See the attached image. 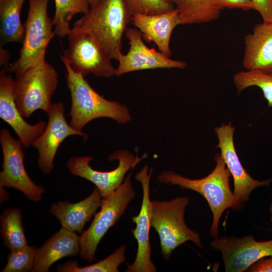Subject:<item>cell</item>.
Here are the masks:
<instances>
[{
  "mask_svg": "<svg viewBox=\"0 0 272 272\" xmlns=\"http://www.w3.org/2000/svg\"><path fill=\"white\" fill-rule=\"evenodd\" d=\"M101 198L99 190L95 186L85 199L75 203L59 201L52 205L49 212L58 219L62 228L81 233L85 224L101 206Z\"/></svg>",
  "mask_w": 272,
  "mask_h": 272,
  "instance_id": "d6986e66",
  "label": "cell"
},
{
  "mask_svg": "<svg viewBox=\"0 0 272 272\" xmlns=\"http://www.w3.org/2000/svg\"><path fill=\"white\" fill-rule=\"evenodd\" d=\"M66 70V81L71 98L70 124L74 129L82 128L92 120L107 117L124 124L131 119L125 105L110 101L99 94L80 73L75 71L67 59L61 56Z\"/></svg>",
  "mask_w": 272,
  "mask_h": 272,
  "instance_id": "7a4b0ae2",
  "label": "cell"
},
{
  "mask_svg": "<svg viewBox=\"0 0 272 272\" xmlns=\"http://www.w3.org/2000/svg\"><path fill=\"white\" fill-rule=\"evenodd\" d=\"M269 212L271 214L270 220L272 224V202L270 203V205L269 206ZM271 229H272V226H271Z\"/></svg>",
  "mask_w": 272,
  "mask_h": 272,
  "instance_id": "e575fe53",
  "label": "cell"
},
{
  "mask_svg": "<svg viewBox=\"0 0 272 272\" xmlns=\"http://www.w3.org/2000/svg\"><path fill=\"white\" fill-rule=\"evenodd\" d=\"M233 83L238 94L249 87H259L267 101L268 106L272 107V74L254 70L242 71L234 75Z\"/></svg>",
  "mask_w": 272,
  "mask_h": 272,
  "instance_id": "484cf974",
  "label": "cell"
},
{
  "mask_svg": "<svg viewBox=\"0 0 272 272\" xmlns=\"http://www.w3.org/2000/svg\"><path fill=\"white\" fill-rule=\"evenodd\" d=\"M189 201L187 196L152 201L151 226L159 235L161 253L165 259H169L173 251L187 241L203 247L199 234L188 228L184 221Z\"/></svg>",
  "mask_w": 272,
  "mask_h": 272,
  "instance_id": "5b68a950",
  "label": "cell"
},
{
  "mask_svg": "<svg viewBox=\"0 0 272 272\" xmlns=\"http://www.w3.org/2000/svg\"><path fill=\"white\" fill-rule=\"evenodd\" d=\"M144 157H134L126 150H118L111 153L110 161L117 160V167L113 170L101 171L93 169L90 162L91 156H73L67 161L66 166L73 175L86 179L95 184L99 190L102 198L110 196L123 182L124 176L133 169Z\"/></svg>",
  "mask_w": 272,
  "mask_h": 272,
  "instance_id": "30bf717a",
  "label": "cell"
},
{
  "mask_svg": "<svg viewBox=\"0 0 272 272\" xmlns=\"http://www.w3.org/2000/svg\"><path fill=\"white\" fill-rule=\"evenodd\" d=\"M214 161L216 165L214 170L200 179H191L173 171H164L158 176V179L161 182L195 191L205 197L213 214L210 234L216 238L220 218L226 210L233 208L235 198L229 185L231 174L221 153L215 156Z\"/></svg>",
  "mask_w": 272,
  "mask_h": 272,
  "instance_id": "3957f363",
  "label": "cell"
},
{
  "mask_svg": "<svg viewBox=\"0 0 272 272\" xmlns=\"http://www.w3.org/2000/svg\"><path fill=\"white\" fill-rule=\"evenodd\" d=\"M126 246L122 245L105 258L90 265L79 266L75 260L59 264L57 271L61 272H118L119 266L125 261Z\"/></svg>",
  "mask_w": 272,
  "mask_h": 272,
  "instance_id": "d4e9b609",
  "label": "cell"
},
{
  "mask_svg": "<svg viewBox=\"0 0 272 272\" xmlns=\"http://www.w3.org/2000/svg\"><path fill=\"white\" fill-rule=\"evenodd\" d=\"M67 36L69 47L63 56L75 71L84 77L89 74L104 78L115 75L111 59L91 35L71 28Z\"/></svg>",
  "mask_w": 272,
  "mask_h": 272,
  "instance_id": "9c48e42d",
  "label": "cell"
},
{
  "mask_svg": "<svg viewBox=\"0 0 272 272\" xmlns=\"http://www.w3.org/2000/svg\"><path fill=\"white\" fill-rule=\"evenodd\" d=\"M128 41V52L121 53L115 69V76L134 71L156 69H180L187 67L186 62L173 59L161 51L148 47L144 41L140 31L133 28H127L125 32Z\"/></svg>",
  "mask_w": 272,
  "mask_h": 272,
  "instance_id": "4fadbf2b",
  "label": "cell"
},
{
  "mask_svg": "<svg viewBox=\"0 0 272 272\" xmlns=\"http://www.w3.org/2000/svg\"><path fill=\"white\" fill-rule=\"evenodd\" d=\"M130 22L140 31L145 41L153 42L160 51L172 56L171 37L174 28L179 25V11L176 8L158 14L133 15Z\"/></svg>",
  "mask_w": 272,
  "mask_h": 272,
  "instance_id": "e0dca14e",
  "label": "cell"
},
{
  "mask_svg": "<svg viewBox=\"0 0 272 272\" xmlns=\"http://www.w3.org/2000/svg\"><path fill=\"white\" fill-rule=\"evenodd\" d=\"M153 169L148 172V166H145L135 174L143 188V198L140 212L132 220L136 225L131 232L138 243V251L134 261L127 263L126 272H155L156 268L151 258V247L149 240L151 226L152 201L150 198V182Z\"/></svg>",
  "mask_w": 272,
  "mask_h": 272,
  "instance_id": "9a60e30c",
  "label": "cell"
},
{
  "mask_svg": "<svg viewBox=\"0 0 272 272\" xmlns=\"http://www.w3.org/2000/svg\"><path fill=\"white\" fill-rule=\"evenodd\" d=\"M210 246L222 255L225 271L242 272L258 260L272 256V239L256 241L252 235L214 238Z\"/></svg>",
  "mask_w": 272,
  "mask_h": 272,
  "instance_id": "7c38bea8",
  "label": "cell"
},
{
  "mask_svg": "<svg viewBox=\"0 0 272 272\" xmlns=\"http://www.w3.org/2000/svg\"><path fill=\"white\" fill-rule=\"evenodd\" d=\"M130 176L131 172L110 196L103 198L100 211L95 214L88 229L83 231L79 236V254L84 260L88 262L94 260L101 240L124 213L128 203L135 196Z\"/></svg>",
  "mask_w": 272,
  "mask_h": 272,
  "instance_id": "52a82bcc",
  "label": "cell"
},
{
  "mask_svg": "<svg viewBox=\"0 0 272 272\" xmlns=\"http://www.w3.org/2000/svg\"><path fill=\"white\" fill-rule=\"evenodd\" d=\"M3 154V170L0 172V186L13 188L21 191L29 199L38 202L45 191L31 179L25 169L24 148L20 139H14L6 128L0 133Z\"/></svg>",
  "mask_w": 272,
  "mask_h": 272,
  "instance_id": "ba28073f",
  "label": "cell"
},
{
  "mask_svg": "<svg viewBox=\"0 0 272 272\" xmlns=\"http://www.w3.org/2000/svg\"><path fill=\"white\" fill-rule=\"evenodd\" d=\"M47 114L48 120L44 131L31 145L38 151V166L46 174L50 173L53 169L57 151L67 137L75 135L82 136L85 139L88 137L86 133L74 129L67 123L63 103H52Z\"/></svg>",
  "mask_w": 272,
  "mask_h": 272,
  "instance_id": "5bb4252c",
  "label": "cell"
},
{
  "mask_svg": "<svg viewBox=\"0 0 272 272\" xmlns=\"http://www.w3.org/2000/svg\"><path fill=\"white\" fill-rule=\"evenodd\" d=\"M132 15H154L170 11L175 9L167 0H125Z\"/></svg>",
  "mask_w": 272,
  "mask_h": 272,
  "instance_id": "83f0119b",
  "label": "cell"
},
{
  "mask_svg": "<svg viewBox=\"0 0 272 272\" xmlns=\"http://www.w3.org/2000/svg\"><path fill=\"white\" fill-rule=\"evenodd\" d=\"M28 13L18 58L4 69L18 76L27 69L44 61L47 46L55 35L52 20L47 12L49 0H28Z\"/></svg>",
  "mask_w": 272,
  "mask_h": 272,
  "instance_id": "277c9868",
  "label": "cell"
},
{
  "mask_svg": "<svg viewBox=\"0 0 272 272\" xmlns=\"http://www.w3.org/2000/svg\"><path fill=\"white\" fill-rule=\"evenodd\" d=\"M217 7L222 10L227 9H240L244 11L253 10L251 0H215Z\"/></svg>",
  "mask_w": 272,
  "mask_h": 272,
  "instance_id": "f546056e",
  "label": "cell"
},
{
  "mask_svg": "<svg viewBox=\"0 0 272 272\" xmlns=\"http://www.w3.org/2000/svg\"><path fill=\"white\" fill-rule=\"evenodd\" d=\"M0 223L1 236L6 247L14 250L28 245L20 209H5L1 215Z\"/></svg>",
  "mask_w": 272,
  "mask_h": 272,
  "instance_id": "603a6c76",
  "label": "cell"
},
{
  "mask_svg": "<svg viewBox=\"0 0 272 272\" xmlns=\"http://www.w3.org/2000/svg\"><path fill=\"white\" fill-rule=\"evenodd\" d=\"M37 250L36 247L28 245L20 249L10 250L7 263L2 271H32Z\"/></svg>",
  "mask_w": 272,
  "mask_h": 272,
  "instance_id": "4316f807",
  "label": "cell"
},
{
  "mask_svg": "<svg viewBox=\"0 0 272 272\" xmlns=\"http://www.w3.org/2000/svg\"><path fill=\"white\" fill-rule=\"evenodd\" d=\"M58 83L56 70L46 61L16 77L14 93L17 107L23 117L28 118L38 109L48 113Z\"/></svg>",
  "mask_w": 272,
  "mask_h": 272,
  "instance_id": "8992f818",
  "label": "cell"
},
{
  "mask_svg": "<svg viewBox=\"0 0 272 272\" xmlns=\"http://www.w3.org/2000/svg\"><path fill=\"white\" fill-rule=\"evenodd\" d=\"M253 10L260 15L263 22L272 23V0H251Z\"/></svg>",
  "mask_w": 272,
  "mask_h": 272,
  "instance_id": "f1b7e54d",
  "label": "cell"
},
{
  "mask_svg": "<svg viewBox=\"0 0 272 272\" xmlns=\"http://www.w3.org/2000/svg\"><path fill=\"white\" fill-rule=\"evenodd\" d=\"M55 13L52 19L55 35L67 36L71 28L70 23L78 14L86 13L90 6L87 0H54Z\"/></svg>",
  "mask_w": 272,
  "mask_h": 272,
  "instance_id": "cb8c5ba5",
  "label": "cell"
},
{
  "mask_svg": "<svg viewBox=\"0 0 272 272\" xmlns=\"http://www.w3.org/2000/svg\"><path fill=\"white\" fill-rule=\"evenodd\" d=\"M131 16L125 0H100L76 21L72 29L91 35L111 59L117 60Z\"/></svg>",
  "mask_w": 272,
  "mask_h": 272,
  "instance_id": "6da1fadb",
  "label": "cell"
},
{
  "mask_svg": "<svg viewBox=\"0 0 272 272\" xmlns=\"http://www.w3.org/2000/svg\"><path fill=\"white\" fill-rule=\"evenodd\" d=\"M218 140L216 148H219L221 154L229 170L234 181V205L233 210L242 209L243 203L248 200L250 193L259 186H268L271 179L259 181L253 178L243 168L236 151L234 143L235 127L230 122L223 123L215 128Z\"/></svg>",
  "mask_w": 272,
  "mask_h": 272,
  "instance_id": "8fae6325",
  "label": "cell"
},
{
  "mask_svg": "<svg viewBox=\"0 0 272 272\" xmlns=\"http://www.w3.org/2000/svg\"><path fill=\"white\" fill-rule=\"evenodd\" d=\"M79 236L75 232L62 227L38 248L32 271H48L59 259L80 254Z\"/></svg>",
  "mask_w": 272,
  "mask_h": 272,
  "instance_id": "ffe728a7",
  "label": "cell"
},
{
  "mask_svg": "<svg viewBox=\"0 0 272 272\" xmlns=\"http://www.w3.org/2000/svg\"><path fill=\"white\" fill-rule=\"evenodd\" d=\"M249 272H272V256L261 258L253 263L247 270Z\"/></svg>",
  "mask_w": 272,
  "mask_h": 272,
  "instance_id": "4dcf8cb0",
  "label": "cell"
},
{
  "mask_svg": "<svg viewBox=\"0 0 272 272\" xmlns=\"http://www.w3.org/2000/svg\"><path fill=\"white\" fill-rule=\"evenodd\" d=\"M0 64L1 65L5 64V67L8 66V62L10 58V54L8 51L0 47Z\"/></svg>",
  "mask_w": 272,
  "mask_h": 272,
  "instance_id": "1f68e13d",
  "label": "cell"
},
{
  "mask_svg": "<svg viewBox=\"0 0 272 272\" xmlns=\"http://www.w3.org/2000/svg\"><path fill=\"white\" fill-rule=\"evenodd\" d=\"M14 82L3 69L0 72V117L13 129L23 147L28 148L43 132L46 124L40 121L30 124L24 120L16 103Z\"/></svg>",
  "mask_w": 272,
  "mask_h": 272,
  "instance_id": "2e32d148",
  "label": "cell"
},
{
  "mask_svg": "<svg viewBox=\"0 0 272 272\" xmlns=\"http://www.w3.org/2000/svg\"><path fill=\"white\" fill-rule=\"evenodd\" d=\"M26 0H0V47L12 42L22 43L24 25L21 11Z\"/></svg>",
  "mask_w": 272,
  "mask_h": 272,
  "instance_id": "44dd1931",
  "label": "cell"
},
{
  "mask_svg": "<svg viewBox=\"0 0 272 272\" xmlns=\"http://www.w3.org/2000/svg\"><path fill=\"white\" fill-rule=\"evenodd\" d=\"M244 43L243 67L272 74V23L255 25Z\"/></svg>",
  "mask_w": 272,
  "mask_h": 272,
  "instance_id": "ac0fdd59",
  "label": "cell"
},
{
  "mask_svg": "<svg viewBox=\"0 0 272 272\" xmlns=\"http://www.w3.org/2000/svg\"><path fill=\"white\" fill-rule=\"evenodd\" d=\"M169 2L172 3L173 5H175L176 6L180 3L181 0H167Z\"/></svg>",
  "mask_w": 272,
  "mask_h": 272,
  "instance_id": "836d02e7",
  "label": "cell"
},
{
  "mask_svg": "<svg viewBox=\"0 0 272 272\" xmlns=\"http://www.w3.org/2000/svg\"><path fill=\"white\" fill-rule=\"evenodd\" d=\"M89 4H90V7L94 6L98 3L100 0H87Z\"/></svg>",
  "mask_w": 272,
  "mask_h": 272,
  "instance_id": "d6a6232c",
  "label": "cell"
},
{
  "mask_svg": "<svg viewBox=\"0 0 272 272\" xmlns=\"http://www.w3.org/2000/svg\"><path fill=\"white\" fill-rule=\"evenodd\" d=\"M176 8L179 25L210 22L217 19L222 11L215 0H181Z\"/></svg>",
  "mask_w": 272,
  "mask_h": 272,
  "instance_id": "7402d4cb",
  "label": "cell"
}]
</instances>
